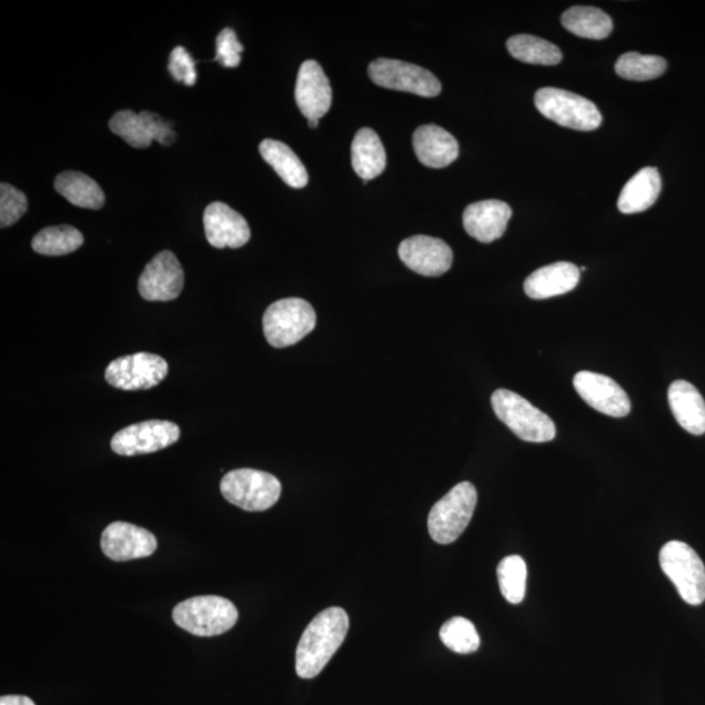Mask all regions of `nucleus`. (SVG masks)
Instances as JSON below:
<instances>
[{
	"mask_svg": "<svg viewBox=\"0 0 705 705\" xmlns=\"http://www.w3.org/2000/svg\"><path fill=\"white\" fill-rule=\"evenodd\" d=\"M349 630V617L344 608L333 606L319 613L304 630L295 652V672L300 678L313 679L321 674L341 644Z\"/></svg>",
	"mask_w": 705,
	"mask_h": 705,
	"instance_id": "1",
	"label": "nucleus"
},
{
	"mask_svg": "<svg viewBox=\"0 0 705 705\" xmlns=\"http://www.w3.org/2000/svg\"><path fill=\"white\" fill-rule=\"evenodd\" d=\"M178 627L200 637L225 634L239 621L232 601L220 596H198L183 601L173 611Z\"/></svg>",
	"mask_w": 705,
	"mask_h": 705,
	"instance_id": "2",
	"label": "nucleus"
},
{
	"mask_svg": "<svg viewBox=\"0 0 705 705\" xmlns=\"http://www.w3.org/2000/svg\"><path fill=\"white\" fill-rule=\"evenodd\" d=\"M492 405L496 417L522 441L546 443L554 440L556 430L553 420L517 393L496 390Z\"/></svg>",
	"mask_w": 705,
	"mask_h": 705,
	"instance_id": "3",
	"label": "nucleus"
},
{
	"mask_svg": "<svg viewBox=\"0 0 705 705\" xmlns=\"http://www.w3.org/2000/svg\"><path fill=\"white\" fill-rule=\"evenodd\" d=\"M477 506V490L462 482L450 490L429 514L427 528L435 543L449 545L462 536Z\"/></svg>",
	"mask_w": 705,
	"mask_h": 705,
	"instance_id": "4",
	"label": "nucleus"
},
{
	"mask_svg": "<svg viewBox=\"0 0 705 705\" xmlns=\"http://www.w3.org/2000/svg\"><path fill=\"white\" fill-rule=\"evenodd\" d=\"M316 314L302 299H284L271 304L263 316L264 336L273 348L292 346L313 332Z\"/></svg>",
	"mask_w": 705,
	"mask_h": 705,
	"instance_id": "5",
	"label": "nucleus"
},
{
	"mask_svg": "<svg viewBox=\"0 0 705 705\" xmlns=\"http://www.w3.org/2000/svg\"><path fill=\"white\" fill-rule=\"evenodd\" d=\"M220 489L229 503L249 512L270 510L281 495V484L276 477L249 467L226 473Z\"/></svg>",
	"mask_w": 705,
	"mask_h": 705,
	"instance_id": "6",
	"label": "nucleus"
},
{
	"mask_svg": "<svg viewBox=\"0 0 705 705\" xmlns=\"http://www.w3.org/2000/svg\"><path fill=\"white\" fill-rule=\"evenodd\" d=\"M659 564L685 603L693 606L704 603L705 566L692 546L671 541L659 552Z\"/></svg>",
	"mask_w": 705,
	"mask_h": 705,
	"instance_id": "7",
	"label": "nucleus"
},
{
	"mask_svg": "<svg viewBox=\"0 0 705 705\" xmlns=\"http://www.w3.org/2000/svg\"><path fill=\"white\" fill-rule=\"evenodd\" d=\"M540 113L563 128L593 131L603 123L595 103L560 88H541L534 94Z\"/></svg>",
	"mask_w": 705,
	"mask_h": 705,
	"instance_id": "8",
	"label": "nucleus"
},
{
	"mask_svg": "<svg viewBox=\"0 0 705 705\" xmlns=\"http://www.w3.org/2000/svg\"><path fill=\"white\" fill-rule=\"evenodd\" d=\"M369 75L376 85L421 98H436L442 92L441 81L432 72L397 59H376L369 66Z\"/></svg>",
	"mask_w": 705,
	"mask_h": 705,
	"instance_id": "9",
	"label": "nucleus"
},
{
	"mask_svg": "<svg viewBox=\"0 0 705 705\" xmlns=\"http://www.w3.org/2000/svg\"><path fill=\"white\" fill-rule=\"evenodd\" d=\"M169 373L168 362L152 353L124 355L110 362L105 380L111 387L123 391H145L155 387Z\"/></svg>",
	"mask_w": 705,
	"mask_h": 705,
	"instance_id": "10",
	"label": "nucleus"
},
{
	"mask_svg": "<svg viewBox=\"0 0 705 705\" xmlns=\"http://www.w3.org/2000/svg\"><path fill=\"white\" fill-rule=\"evenodd\" d=\"M180 437L181 429L174 422L151 420L118 432L111 440V450L121 456L153 454L170 447Z\"/></svg>",
	"mask_w": 705,
	"mask_h": 705,
	"instance_id": "11",
	"label": "nucleus"
},
{
	"mask_svg": "<svg viewBox=\"0 0 705 705\" xmlns=\"http://www.w3.org/2000/svg\"><path fill=\"white\" fill-rule=\"evenodd\" d=\"M109 128L125 143L140 150L150 147L154 140L161 145H172L175 140L173 124L147 110L140 114L133 110L118 111L111 117Z\"/></svg>",
	"mask_w": 705,
	"mask_h": 705,
	"instance_id": "12",
	"label": "nucleus"
},
{
	"mask_svg": "<svg viewBox=\"0 0 705 705\" xmlns=\"http://www.w3.org/2000/svg\"><path fill=\"white\" fill-rule=\"evenodd\" d=\"M183 286V266L172 251H162L155 255L139 279L140 295L151 302L177 300Z\"/></svg>",
	"mask_w": 705,
	"mask_h": 705,
	"instance_id": "13",
	"label": "nucleus"
},
{
	"mask_svg": "<svg viewBox=\"0 0 705 705\" xmlns=\"http://www.w3.org/2000/svg\"><path fill=\"white\" fill-rule=\"evenodd\" d=\"M399 256L407 269L426 278L442 276L454 261L449 244L429 235H413L400 243Z\"/></svg>",
	"mask_w": 705,
	"mask_h": 705,
	"instance_id": "14",
	"label": "nucleus"
},
{
	"mask_svg": "<svg viewBox=\"0 0 705 705\" xmlns=\"http://www.w3.org/2000/svg\"><path fill=\"white\" fill-rule=\"evenodd\" d=\"M574 387L584 402L600 413L622 419L631 411L626 391L612 377L581 371L574 377Z\"/></svg>",
	"mask_w": 705,
	"mask_h": 705,
	"instance_id": "15",
	"label": "nucleus"
},
{
	"mask_svg": "<svg viewBox=\"0 0 705 705\" xmlns=\"http://www.w3.org/2000/svg\"><path fill=\"white\" fill-rule=\"evenodd\" d=\"M101 548L111 561L128 562L151 556L158 548V540L138 525L115 522L102 532Z\"/></svg>",
	"mask_w": 705,
	"mask_h": 705,
	"instance_id": "16",
	"label": "nucleus"
},
{
	"mask_svg": "<svg viewBox=\"0 0 705 705\" xmlns=\"http://www.w3.org/2000/svg\"><path fill=\"white\" fill-rule=\"evenodd\" d=\"M204 230L207 241L216 249H241L250 241L251 230L242 214L221 202L205 208Z\"/></svg>",
	"mask_w": 705,
	"mask_h": 705,
	"instance_id": "17",
	"label": "nucleus"
},
{
	"mask_svg": "<svg viewBox=\"0 0 705 705\" xmlns=\"http://www.w3.org/2000/svg\"><path fill=\"white\" fill-rule=\"evenodd\" d=\"M295 102L308 120L321 121L332 105V89L322 66L315 61L303 62L296 78Z\"/></svg>",
	"mask_w": 705,
	"mask_h": 705,
	"instance_id": "18",
	"label": "nucleus"
},
{
	"mask_svg": "<svg viewBox=\"0 0 705 705\" xmlns=\"http://www.w3.org/2000/svg\"><path fill=\"white\" fill-rule=\"evenodd\" d=\"M512 216L511 207L501 200H484L466 207L463 214L466 233L482 243L500 240Z\"/></svg>",
	"mask_w": 705,
	"mask_h": 705,
	"instance_id": "19",
	"label": "nucleus"
},
{
	"mask_svg": "<svg viewBox=\"0 0 705 705\" xmlns=\"http://www.w3.org/2000/svg\"><path fill=\"white\" fill-rule=\"evenodd\" d=\"M414 152L422 165L442 169L459 158L457 140L435 124L421 125L413 135Z\"/></svg>",
	"mask_w": 705,
	"mask_h": 705,
	"instance_id": "20",
	"label": "nucleus"
},
{
	"mask_svg": "<svg viewBox=\"0 0 705 705\" xmlns=\"http://www.w3.org/2000/svg\"><path fill=\"white\" fill-rule=\"evenodd\" d=\"M581 270L573 263L558 262L533 272L524 282L525 294L532 300H547L574 291Z\"/></svg>",
	"mask_w": 705,
	"mask_h": 705,
	"instance_id": "21",
	"label": "nucleus"
},
{
	"mask_svg": "<svg viewBox=\"0 0 705 705\" xmlns=\"http://www.w3.org/2000/svg\"><path fill=\"white\" fill-rule=\"evenodd\" d=\"M671 410L682 427L693 435L705 433V402L692 383L675 381L669 393Z\"/></svg>",
	"mask_w": 705,
	"mask_h": 705,
	"instance_id": "22",
	"label": "nucleus"
},
{
	"mask_svg": "<svg viewBox=\"0 0 705 705\" xmlns=\"http://www.w3.org/2000/svg\"><path fill=\"white\" fill-rule=\"evenodd\" d=\"M662 192V177L656 168H644L623 188L618 199V210L625 214L647 211Z\"/></svg>",
	"mask_w": 705,
	"mask_h": 705,
	"instance_id": "23",
	"label": "nucleus"
},
{
	"mask_svg": "<svg viewBox=\"0 0 705 705\" xmlns=\"http://www.w3.org/2000/svg\"><path fill=\"white\" fill-rule=\"evenodd\" d=\"M385 163L387 158L377 133L371 129H361L355 133L352 143V165L363 182L380 177L384 172Z\"/></svg>",
	"mask_w": 705,
	"mask_h": 705,
	"instance_id": "24",
	"label": "nucleus"
},
{
	"mask_svg": "<svg viewBox=\"0 0 705 705\" xmlns=\"http://www.w3.org/2000/svg\"><path fill=\"white\" fill-rule=\"evenodd\" d=\"M259 151L264 161L291 188L303 189L309 183L308 170L291 147L279 140L265 139L259 145Z\"/></svg>",
	"mask_w": 705,
	"mask_h": 705,
	"instance_id": "25",
	"label": "nucleus"
},
{
	"mask_svg": "<svg viewBox=\"0 0 705 705\" xmlns=\"http://www.w3.org/2000/svg\"><path fill=\"white\" fill-rule=\"evenodd\" d=\"M54 188L58 194L80 208L101 210L105 204V194L100 184L84 173L63 172L56 178Z\"/></svg>",
	"mask_w": 705,
	"mask_h": 705,
	"instance_id": "26",
	"label": "nucleus"
},
{
	"mask_svg": "<svg viewBox=\"0 0 705 705\" xmlns=\"http://www.w3.org/2000/svg\"><path fill=\"white\" fill-rule=\"evenodd\" d=\"M562 24L582 39L604 40L613 31V20L596 7L577 6L562 14Z\"/></svg>",
	"mask_w": 705,
	"mask_h": 705,
	"instance_id": "27",
	"label": "nucleus"
},
{
	"mask_svg": "<svg viewBox=\"0 0 705 705\" xmlns=\"http://www.w3.org/2000/svg\"><path fill=\"white\" fill-rule=\"evenodd\" d=\"M507 49L517 61L530 64L555 66L561 63L563 58L558 47L531 34L511 37Z\"/></svg>",
	"mask_w": 705,
	"mask_h": 705,
	"instance_id": "28",
	"label": "nucleus"
},
{
	"mask_svg": "<svg viewBox=\"0 0 705 705\" xmlns=\"http://www.w3.org/2000/svg\"><path fill=\"white\" fill-rule=\"evenodd\" d=\"M84 236L70 225L50 226L34 235L32 249L47 256L69 255L83 246Z\"/></svg>",
	"mask_w": 705,
	"mask_h": 705,
	"instance_id": "29",
	"label": "nucleus"
},
{
	"mask_svg": "<svg viewBox=\"0 0 705 705\" xmlns=\"http://www.w3.org/2000/svg\"><path fill=\"white\" fill-rule=\"evenodd\" d=\"M502 595L512 605L523 603L526 591V570L525 561L521 555H510L502 560L496 570Z\"/></svg>",
	"mask_w": 705,
	"mask_h": 705,
	"instance_id": "30",
	"label": "nucleus"
},
{
	"mask_svg": "<svg viewBox=\"0 0 705 705\" xmlns=\"http://www.w3.org/2000/svg\"><path fill=\"white\" fill-rule=\"evenodd\" d=\"M667 63L664 58L657 56H643L639 53L623 54L617 63L615 71L618 75L626 80L647 81L664 75Z\"/></svg>",
	"mask_w": 705,
	"mask_h": 705,
	"instance_id": "31",
	"label": "nucleus"
},
{
	"mask_svg": "<svg viewBox=\"0 0 705 705\" xmlns=\"http://www.w3.org/2000/svg\"><path fill=\"white\" fill-rule=\"evenodd\" d=\"M441 641L452 652L470 655L480 648L481 639L476 627L470 620L454 617L441 628Z\"/></svg>",
	"mask_w": 705,
	"mask_h": 705,
	"instance_id": "32",
	"label": "nucleus"
},
{
	"mask_svg": "<svg viewBox=\"0 0 705 705\" xmlns=\"http://www.w3.org/2000/svg\"><path fill=\"white\" fill-rule=\"evenodd\" d=\"M28 210L24 192L9 183L0 184V226L9 228L18 222Z\"/></svg>",
	"mask_w": 705,
	"mask_h": 705,
	"instance_id": "33",
	"label": "nucleus"
},
{
	"mask_svg": "<svg viewBox=\"0 0 705 705\" xmlns=\"http://www.w3.org/2000/svg\"><path fill=\"white\" fill-rule=\"evenodd\" d=\"M216 47V58L214 59L226 69H235L241 64V54L244 49L232 28L222 29L218 36Z\"/></svg>",
	"mask_w": 705,
	"mask_h": 705,
	"instance_id": "34",
	"label": "nucleus"
},
{
	"mask_svg": "<svg viewBox=\"0 0 705 705\" xmlns=\"http://www.w3.org/2000/svg\"><path fill=\"white\" fill-rule=\"evenodd\" d=\"M169 71L177 81L184 85L192 87L197 84L194 59L182 47L175 48L170 54Z\"/></svg>",
	"mask_w": 705,
	"mask_h": 705,
	"instance_id": "35",
	"label": "nucleus"
},
{
	"mask_svg": "<svg viewBox=\"0 0 705 705\" xmlns=\"http://www.w3.org/2000/svg\"><path fill=\"white\" fill-rule=\"evenodd\" d=\"M0 705H36L28 696L7 695L0 697Z\"/></svg>",
	"mask_w": 705,
	"mask_h": 705,
	"instance_id": "36",
	"label": "nucleus"
},
{
	"mask_svg": "<svg viewBox=\"0 0 705 705\" xmlns=\"http://www.w3.org/2000/svg\"><path fill=\"white\" fill-rule=\"evenodd\" d=\"M319 125V121L318 120H310L309 121V128L310 129H316Z\"/></svg>",
	"mask_w": 705,
	"mask_h": 705,
	"instance_id": "37",
	"label": "nucleus"
}]
</instances>
